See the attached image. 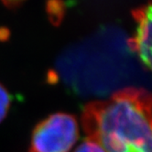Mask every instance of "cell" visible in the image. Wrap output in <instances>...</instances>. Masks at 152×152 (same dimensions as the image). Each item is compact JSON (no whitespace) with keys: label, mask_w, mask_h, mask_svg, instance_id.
Instances as JSON below:
<instances>
[{"label":"cell","mask_w":152,"mask_h":152,"mask_svg":"<svg viewBox=\"0 0 152 152\" xmlns=\"http://www.w3.org/2000/svg\"><path fill=\"white\" fill-rule=\"evenodd\" d=\"M10 104H11V96L8 91L0 83V123L7 116Z\"/></svg>","instance_id":"cell-4"},{"label":"cell","mask_w":152,"mask_h":152,"mask_svg":"<svg viewBox=\"0 0 152 152\" xmlns=\"http://www.w3.org/2000/svg\"><path fill=\"white\" fill-rule=\"evenodd\" d=\"M73 152H104V151L95 141L86 137V139H84L76 148V149Z\"/></svg>","instance_id":"cell-5"},{"label":"cell","mask_w":152,"mask_h":152,"mask_svg":"<svg viewBox=\"0 0 152 152\" xmlns=\"http://www.w3.org/2000/svg\"><path fill=\"white\" fill-rule=\"evenodd\" d=\"M133 17L137 22V29L134 36L128 40L129 48L137 56L145 66L151 67V6L140 7L133 11Z\"/></svg>","instance_id":"cell-3"},{"label":"cell","mask_w":152,"mask_h":152,"mask_svg":"<svg viewBox=\"0 0 152 152\" xmlns=\"http://www.w3.org/2000/svg\"><path fill=\"white\" fill-rule=\"evenodd\" d=\"M2 1L8 7H16L18 6L21 2L25 1V0H2Z\"/></svg>","instance_id":"cell-6"},{"label":"cell","mask_w":152,"mask_h":152,"mask_svg":"<svg viewBox=\"0 0 152 152\" xmlns=\"http://www.w3.org/2000/svg\"><path fill=\"white\" fill-rule=\"evenodd\" d=\"M78 137L76 117L66 113H55L36 126L28 152H70Z\"/></svg>","instance_id":"cell-2"},{"label":"cell","mask_w":152,"mask_h":152,"mask_svg":"<svg viewBox=\"0 0 152 152\" xmlns=\"http://www.w3.org/2000/svg\"><path fill=\"white\" fill-rule=\"evenodd\" d=\"M151 104L146 89L118 90L109 98L86 104L82 126L104 152H151Z\"/></svg>","instance_id":"cell-1"}]
</instances>
